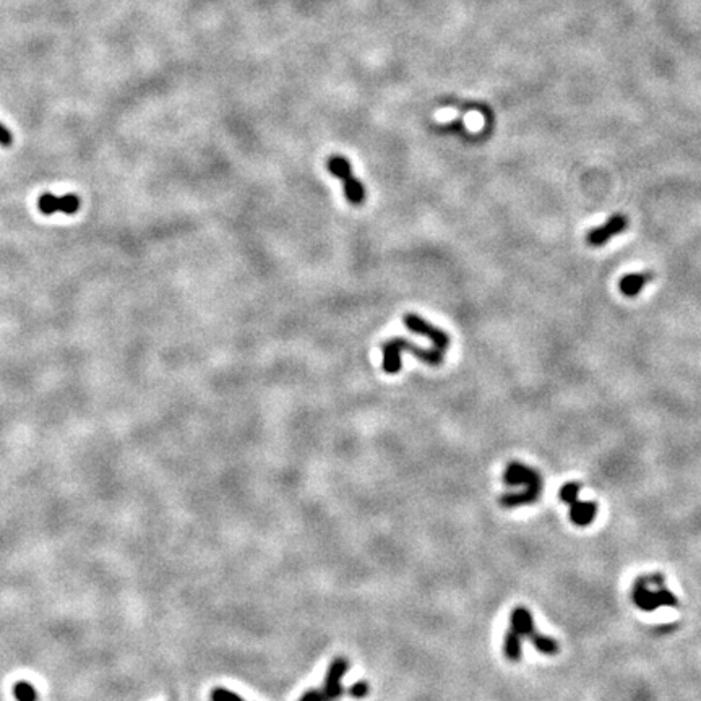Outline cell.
<instances>
[{
    "instance_id": "8992f818",
    "label": "cell",
    "mask_w": 701,
    "mask_h": 701,
    "mask_svg": "<svg viewBox=\"0 0 701 701\" xmlns=\"http://www.w3.org/2000/svg\"><path fill=\"white\" fill-rule=\"evenodd\" d=\"M560 500L568 505L570 519L576 526H590L598 515V504L580 500V484L568 482L560 488Z\"/></svg>"
},
{
    "instance_id": "277c9868",
    "label": "cell",
    "mask_w": 701,
    "mask_h": 701,
    "mask_svg": "<svg viewBox=\"0 0 701 701\" xmlns=\"http://www.w3.org/2000/svg\"><path fill=\"white\" fill-rule=\"evenodd\" d=\"M510 622H512V630L517 633L521 640H529L531 643H535L536 649L542 654L554 656L559 653V643L554 638L547 635H541L539 632L536 630L535 618H532V614L529 612L526 607L519 605V607H515L512 612V617H510Z\"/></svg>"
},
{
    "instance_id": "e0dca14e",
    "label": "cell",
    "mask_w": 701,
    "mask_h": 701,
    "mask_svg": "<svg viewBox=\"0 0 701 701\" xmlns=\"http://www.w3.org/2000/svg\"><path fill=\"white\" fill-rule=\"evenodd\" d=\"M12 142H13V137H12L10 130H8L6 125L0 124V144H2V147H10Z\"/></svg>"
},
{
    "instance_id": "8fae6325",
    "label": "cell",
    "mask_w": 701,
    "mask_h": 701,
    "mask_svg": "<svg viewBox=\"0 0 701 701\" xmlns=\"http://www.w3.org/2000/svg\"><path fill=\"white\" fill-rule=\"evenodd\" d=\"M653 279V273L651 271H641V273H630L623 276L618 283V289L623 296L627 297H636L638 294L643 291L646 283H649Z\"/></svg>"
},
{
    "instance_id": "5bb4252c",
    "label": "cell",
    "mask_w": 701,
    "mask_h": 701,
    "mask_svg": "<svg viewBox=\"0 0 701 701\" xmlns=\"http://www.w3.org/2000/svg\"><path fill=\"white\" fill-rule=\"evenodd\" d=\"M211 701H244V698L234 691L223 689V687H216L211 691Z\"/></svg>"
},
{
    "instance_id": "4fadbf2b",
    "label": "cell",
    "mask_w": 701,
    "mask_h": 701,
    "mask_svg": "<svg viewBox=\"0 0 701 701\" xmlns=\"http://www.w3.org/2000/svg\"><path fill=\"white\" fill-rule=\"evenodd\" d=\"M13 695L17 701H38V691L30 682L20 680L13 685Z\"/></svg>"
},
{
    "instance_id": "7c38bea8",
    "label": "cell",
    "mask_w": 701,
    "mask_h": 701,
    "mask_svg": "<svg viewBox=\"0 0 701 701\" xmlns=\"http://www.w3.org/2000/svg\"><path fill=\"white\" fill-rule=\"evenodd\" d=\"M523 640L515 633L512 628L505 633L504 636V654L506 659H510L512 662H518L523 656Z\"/></svg>"
},
{
    "instance_id": "9a60e30c",
    "label": "cell",
    "mask_w": 701,
    "mask_h": 701,
    "mask_svg": "<svg viewBox=\"0 0 701 701\" xmlns=\"http://www.w3.org/2000/svg\"><path fill=\"white\" fill-rule=\"evenodd\" d=\"M369 691H370V687H369L367 682L360 680V682H356V684L351 687L349 695L352 696V698H356V700H363V698H365V696L369 695Z\"/></svg>"
},
{
    "instance_id": "3957f363",
    "label": "cell",
    "mask_w": 701,
    "mask_h": 701,
    "mask_svg": "<svg viewBox=\"0 0 701 701\" xmlns=\"http://www.w3.org/2000/svg\"><path fill=\"white\" fill-rule=\"evenodd\" d=\"M383 370L387 374H398L401 370V352H411L429 365H440L443 363L445 352L437 349L435 346L432 349H422V347L413 345L405 338H393L383 345Z\"/></svg>"
},
{
    "instance_id": "52a82bcc",
    "label": "cell",
    "mask_w": 701,
    "mask_h": 701,
    "mask_svg": "<svg viewBox=\"0 0 701 701\" xmlns=\"http://www.w3.org/2000/svg\"><path fill=\"white\" fill-rule=\"evenodd\" d=\"M347 669H349V661L346 658H334L333 662L330 664L322 689V693L328 701H336L345 695L343 678H345Z\"/></svg>"
},
{
    "instance_id": "7a4b0ae2",
    "label": "cell",
    "mask_w": 701,
    "mask_h": 701,
    "mask_svg": "<svg viewBox=\"0 0 701 701\" xmlns=\"http://www.w3.org/2000/svg\"><path fill=\"white\" fill-rule=\"evenodd\" d=\"M632 599L636 607L645 612H654L659 607H677L678 605L677 596L667 590L664 576L659 573L638 578L633 585Z\"/></svg>"
},
{
    "instance_id": "6da1fadb",
    "label": "cell",
    "mask_w": 701,
    "mask_h": 701,
    "mask_svg": "<svg viewBox=\"0 0 701 701\" xmlns=\"http://www.w3.org/2000/svg\"><path fill=\"white\" fill-rule=\"evenodd\" d=\"M504 482L512 490L502 495L500 504L505 508H517V506L535 504L539 499L542 487L541 474L535 468L523 463H510L504 473Z\"/></svg>"
},
{
    "instance_id": "9c48e42d",
    "label": "cell",
    "mask_w": 701,
    "mask_h": 701,
    "mask_svg": "<svg viewBox=\"0 0 701 701\" xmlns=\"http://www.w3.org/2000/svg\"><path fill=\"white\" fill-rule=\"evenodd\" d=\"M81 200L78 195L75 193H69V195L63 197H56L52 193H43L38 200V208L43 215H54V213H65V215H75L76 211L80 210Z\"/></svg>"
},
{
    "instance_id": "30bf717a",
    "label": "cell",
    "mask_w": 701,
    "mask_h": 701,
    "mask_svg": "<svg viewBox=\"0 0 701 701\" xmlns=\"http://www.w3.org/2000/svg\"><path fill=\"white\" fill-rule=\"evenodd\" d=\"M628 228V218L625 215H614L599 228L591 229L586 236V242L591 247H603L610 239L622 234Z\"/></svg>"
},
{
    "instance_id": "5b68a950",
    "label": "cell",
    "mask_w": 701,
    "mask_h": 701,
    "mask_svg": "<svg viewBox=\"0 0 701 701\" xmlns=\"http://www.w3.org/2000/svg\"><path fill=\"white\" fill-rule=\"evenodd\" d=\"M327 166L328 171L334 175V177L343 180V187H345V195L347 198V202L356 206L363 205L365 202V187L363 182H360L359 179H356L354 174H352L351 162L341 155H332L328 158Z\"/></svg>"
},
{
    "instance_id": "2e32d148",
    "label": "cell",
    "mask_w": 701,
    "mask_h": 701,
    "mask_svg": "<svg viewBox=\"0 0 701 701\" xmlns=\"http://www.w3.org/2000/svg\"><path fill=\"white\" fill-rule=\"evenodd\" d=\"M299 701H328V700L325 698V695L322 693V691L312 689L309 691H305V693L301 696Z\"/></svg>"
},
{
    "instance_id": "ba28073f",
    "label": "cell",
    "mask_w": 701,
    "mask_h": 701,
    "mask_svg": "<svg viewBox=\"0 0 701 701\" xmlns=\"http://www.w3.org/2000/svg\"><path fill=\"white\" fill-rule=\"evenodd\" d=\"M405 325L413 333L424 334V336H427L433 343V346H435L437 349H440L443 352L449 349V346H450V336H449V334L443 332V330L433 327V325L426 322V320H424V319H420L419 315L406 314L405 315Z\"/></svg>"
}]
</instances>
